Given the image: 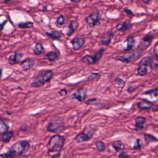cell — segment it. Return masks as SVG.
<instances>
[{
    "instance_id": "obj_3",
    "label": "cell",
    "mask_w": 158,
    "mask_h": 158,
    "mask_svg": "<svg viewBox=\"0 0 158 158\" xmlns=\"http://www.w3.org/2000/svg\"><path fill=\"white\" fill-rule=\"evenodd\" d=\"M30 148L29 143L27 141L22 140L15 143L9 150L14 156H19L24 154Z\"/></svg>"
},
{
    "instance_id": "obj_43",
    "label": "cell",
    "mask_w": 158,
    "mask_h": 158,
    "mask_svg": "<svg viewBox=\"0 0 158 158\" xmlns=\"http://www.w3.org/2000/svg\"><path fill=\"white\" fill-rule=\"evenodd\" d=\"M16 158H27V157H26L24 156H18Z\"/></svg>"
},
{
    "instance_id": "obj_26",
    "label": "cell",
    "mask_w": 158,
    "mask_h": 158,
    "mask_svg": "<svg viewBox=\"0 0 158 158\" xmlns=\"http://www.w3.org/2000/svg\"><path fill=\"white\" fill-rule=\"evenodd\" d=\"M33 26V23L32 22L29 21L26 22H20L18 24V27L20 29H29L32 28Z\"/></svg>"
},
{
    "instance_id": "obj_39",
    "label": "cell",
    "mask_w": 158,
    "mask_h": 158,
    "mask_svg": "<svg viewBox=\"0 0 158 158\" xmlns=\"http://www.w3.org/2000/svg\"><path fill=\"white\" fill-rule=\"evenodd\" d=\"M7 22H8V20H5V21L3 22V23L0 24V30H2L3 29L5 25L7 23Z\"/></svg>"
},
{
    "instance_id": "obj_38",
    "label": "cell",
    "mask_w": 158,
    "mask_h": 158,
    "mask_svg": "<svg viewBox=\"0 0 158 158\" xmlns=\"http://www.w3.org/2000/svg\"><path fill=\"white\" fill-rule=\"evenodd\" d=\"M59 94L61 95V96H62V97H64L67 95V90L65 89H63V90H61V91L59 92Z\"/></svg>"
},
{
    "instance_id": "obj_1",
    "label": "cell",
    "mask_w": 158,
    "mask_h": 158,
    "mask_svg": "<svg viewBox=\"0 0 158 158\" xmlns=\"http://www.w3.org/2000/svg\"><path fill=\"white\" fill-rule=\"evenodd\" d=\"M53 75V72L51 70L41 71L35 77L31 83V86L33 87H41L49 82L52 79Z\"/></svg>"
},
{
    "instance_id": "obj_6",
    "label": "cell",
    "mask_w": 158,
    "mask_h": 158,
    "mask_svg": "<svg viewBox=\"0 0 158 158\" xmlns=\"http://www.w3.org/2000/svg\"><path fill=\"white\" fill-rule=\"evenodd\" d=\"M85 41V40L83 36L77 35L71 40V43L72 44L74 50H79L80 48L83 47Z\"/></svg>"
},
{
    "instance_id": "obj_2",
    "label": "cell",
    "mask_w": 158,
    "mask_h": 158,
    "mask_svg": "<svg viewBox=\"0 0 158 158\" xmlns=\"http://www.w3.org/2000/svg\"><path fill=\"white\" fill-rule=\"evenodd\" d=\"M65 143V139L64 137L59 135H55L49 140L47 144V148L51 152L60 151Z\"/></svg>"
},
{
    "instance_id": "obj_9",
    "label": "cell",
    "mask_w": 158,
    "mask_h": 158,
    "mask_svg": "<svg viewBox=\"0 0 158 158\" xmlns=\"http://www.w3.org/2000/svg\"><path fill=\"white\" fill-rule=\"evenodd\" d=\"M24 54L20 52H17L16 51L14 52L12 55H11L8 59L9 63L11 65L16 64L17 63H19L22 59V58H23Z\"/></svg>"
},
{
    "instance_id": "obj_45",
    "label": "cell",
    "mask_w": 158,
    "mask_h": 158,
    "mask_svg": "<svg viewBox=\"0 0 158 158\" xmlns=\"http://www.w3.org/2000/svg\"><path fill=\"white\" fill-rule=\"evenodd\" d=\"M52 158H60L59 156H54L53 157H52Z\"/></svg>"
},
{
    "instance_id": "obj_35",
    "label": "cell",
    "mask_w": 158,
    "mask_h": 158,
    "mask_svg": "<svg viewBox=\"0 0 158 158\" xmlns=\"http://www.w3.org/2000/svg\"><path fill=\"white\" fill-rule=\"evenodd\" d=\"M141 146H142V142L139 139L137 140V141L135 142V145L133 147L134 149H139L141 148Z\"/></svg>"
},
{
    "instance_id": "obj_13",
    "label": "cell",
    "mask_w": 158,
    "mask_h": 158,
    "mask_svg": "<svg viewBox=\"0 0 158 158\" xmlns=\"http://www.w3.org/2000/svg\"><path fill=\"white\" fill-rule=\"evenodd\" d=\"M78 25H79V24L76 20H72L70 22V24L68 26V27H67V35L68 36H71L72 34H73L74 33L75 30L77 29Z\"/></svg>"
},
{
    "instance_id": "obj_42",
    "label": "cell",
    "mask_w": 158,
    "mask_h": 158,
    "mask_svg": "<svg viewBox=\"0 0 158 158\" xmlns=\"http://www.w3.org/2000/svg\"><path fill=\"white\" fill-rule=\"evenodd\" d=\"M71 1L74 2V3H79L81 1V0H71Z\"/></svg>"
},
{
    "instance_id": "obj_32",
    "label": "cell",
    "mask_w": 158,
    "mask_h": 158,
    "mask_svg": "<svg viewBox=\"0 0 158 158\" xmlns=\"http://www.w3.org/2000/svg\"><path fill=\"white\" fill-rule=\"evenodd\" d=\"M145 140L148 142H157V139L156 138H154L153 135H150L148 134H145Z\"/></svg>"
},
{
    "instance_id": "obj_4",
    "label": "cell",
    "mask_w": 158,
    "mask_h": 158,
    "mask_svg": "<svg viewBox=\"0 0 158 158\" xmlns=\"http://www.w3.org/2000/svg\"><path fill=\"white\" fill-rule=\"evenodd\" d=\"M141 55H142V52L140 51H137L130 52L121 56H118L115 58L116 60L120 61L121 62L128 63V62H133L137 60L140 57Z\"/></svg>"
},
{
    "instance_id": "obj_46",
    "label": "cell",
    "mask_w": 158,
    "mask_h": 158,
    "mask_svg": "<svg viewBox=\"0 0 158 158\" xmlns=\"http://www.w3.org/2000/svg\"><path fill=\"white\" fill-rule=\"evenodd\" d=\"M0 140H1V139H0Z\"/></svg>"
},
{
    "instance_id": "obj_34",
    "label": "cell",
    "mask_w": 158,
    "mask_h": 158,
    "mask_svg": "<svg viewBox=\"0 0 158 158\" xmlns=\"http://www.w3.org/2000/svg\"><path fill=\"white\" fill-rule=\"evenodd\" d=\"M65 22V19L64 17L63 16H60L58 17L56 22V24L58 26H62Z\"/></svg>"
},
{
    "instance_id": "obj_29",
    "label": "cell",
    "mask_w": 158,
    "mask_h": 158,
    "mask_svg": "<svg viewBox=\"0 0 158 158\" xmlns=\"http://www.w3.org/2000/svg\"><path fill=\"white\" fill-rule=\"evenodd\" d=\"M104 51H105V50L104 49V48H101V49H100L98 51H97L95 54H94V55H93V58L95 59V60L97 62L98 61H99L100 59H101V58L102 57V56H103V53H104Z\"/></svg>"
},
{
    "instance_id": "obj_10",
    "label": "cell",
    "mask_w": 158,
    "mask_h": 158,
    "mask_svg": "<svg viewBox=\"0 0 158 158\" xmlns=\"http://www.w3.org/2000/svg\"><path fill=\"white\" fill-rule=\"evenodd\" d=\"M35 60L32 58H27L20 63L21 67L24 71H27L32 69L35 65Z\"/></svg>"
},
{
    "instance_id": "obj_14",
    "label": "cell",
    "mask_w": 158,
    "mask_h": 158,
    "mask_svg": "<svg viewBox=\"0 0 158 158\" xmlns=\"http://www.w3.org/2000/svg\"><path fill=\"white\" fill-rule=\"evenodd\" d=\"M131 28V24L129 20H126L121 24H119L117 26L116 29L119 31H122V32H125L126 30H129Z\"/></svg>"
},
{
    "instance_id": "obj_41",
    "label": "cell",
    "mask_w": 158,
    "mask_h": 158,
    "mask_svg": "<svg viewBox=\"0 0 158 158\" xmlns=\"http://www.w3.org/2000/svg\"><path fill=\"white\" fill-rule=\"evenodd\" d=\"M2 75H3V69L2 68H0V79L2 78Z\"/></svg>"
},
{
    "instance_id": "obj_12",
    "label": "cell",
    "mask_w": 158,
    "mask_h": 158,
    "mask_svg": "<svg viewBox=\"0 0 158 158\" xmlns=\"http://www.w3.org/2000/svg\"><path fill=\"white\" fill-rule=\"evenodd\" d=\"M143 94L148 96L152 101L158 102V88L149 90V91L145 92Z\"/></svg>"
},
{
    "instance_id": "obj_31",
    "label": "cell",
    "mask_w": 158,
    "mask_h": 158,
    "mask_svg": "<svg viewBox=\"0 0 158 158\" xmlns=\"http://www.w3.org/2000/svg\"><path fill=\"white\" fill-rule=\"evenodd\" d=\"M96 146H97V149L100 151H103L106 149V146L104 143L100 141L97 142L96 143Z\"/></svg>"
},
{
    "instance_id": "obj_16",
    "label": "cell",
    "mask_w": 158,
    "mask_h": 158,
    "mask_svg": "<svg viewBox=\"0 0 158 158\" xmlns=\"http://www.w3.org/2000/svg\"><path fill=\"white\" fill-rule=\"evenodd\" d=\"M137 106L142 109H146L151 107L153 106V104L146 100H141L137 103Z\"/></svg>"
},
{
    "instance_id": "obj_44",
    "label": "cell",
    "mask_w": 158,
    "mask_h": 158,
    "mask_svg": "<svg viewBox=\"0 0 158 158\" xmlns=\"http://www.w3.org/2000/svg\"><path fill=\"white\" fill-rule=\"evenodd\" d=\"M10 2H11V0H5V3H8Z\"/></svg>"
},
{
    "instance_id": "obj_40",
    "label": "cell",
    "mask_w": 158,
    "mask_h": 158,
    "mask_svg": "<svg viewBox=\"0 0 158 158\" xmlns=\"http://www.w3.org/2000/svg\"><path fill=\"white\" fill-rule=\"evenodd\" d=\"M152 0H142V2L145 4H148L149 2H151Z\"/></svg>"
},
{
    "instance_id": "obj_24",
    "label": "cell",
    "mask_w": 158,
    "mask_h": 158,
    "mask_svg": "<svg viewBox=\"0 0 158 158\" xmlns=\"http://www.w3.org/2000/svg\"><path fill=\"white\" fill-rule=\"evenodd\" d=\"M46 33L48 36H49L50 38H51L54 40L59 39L62 37L61 33H60L59 32L56 31V30H53L51 32H47Z\"/></svg>"
},
{
    "instance_id": "obj_8",
    "label": "cell",
    "mask_w": 158,
    "mask_h": 158,
    "mask_svg": "<svg viewBox=\"0 0 158 158\" xmlns=\"http://www.w3.org/2000/svg\"><path fill=\"white\" fill-rule=\"evenodd\" d=\"M154 38V36L152 34H147L146 35L142 40L139 48L141 50H144L146 49L151 44L153 39Z\"/></svg>"
},
{
    "instance_id": "obj_5",
    "label": "cell",
    "mask_w": 158,
    "mask_h": 158,
    "mask_svg": "<svg viewBox=\"0 0 158 158\" xmlns=\"http://www.w3.org/2000/svg\"><path fill=\"white\" fill-rule=\"evenodd\" d=\"M86 22L91 27H93L98 25L100 20V16L98 12L92 13L86 18Z\"/></svg>"
},
{
    "instance_id": "obj_15",
    "label": "cell",
    "mask_w": 158,
    "mask_h": 158,
    "mask_svg": "<svg viewBox=\"0 0 158 158\" xmlns=\"http://www.w3.org/2000/svg\"><path fill=\"white\" fill-rule=\"evenodd\" d=\"M113 36H114V33L112 32H109V33H106L101 38V43L104 45L109 44L111 41L112 38L113 37Z\"/></svg>"
},
{
    "instance_id": "obj_19",
    "label": "cell",
    "mask_w": 158,
    "mask_h": 158,
    "mask_svg": "<svg viewBox=\"0 0 158 158\" xmlns=\"http://www.w3.org/2000/svg\"><path fill=\"white\" fill-rule=\"evenodd\" d=\"M12 137H13V132L11 131L8 132L3 135V136L2 137V140L4 143H8L12 139Z\"/></svg>"
},
{
    "instance_id": "obj_22",
    "label": "cell",
    "mask_w": 158,
    "mask_h": 158,
    "mask_svg": "<svg viewBox=\"0 0 158 158\" xmlns=\"http://www.w3.org/2000/svg\"><path fill=\"white\" fill-rule=\"evenodd\" d=\"M82 62L88 64H94L97 62L93 57L90 55H85V56H83L82 59Z\"/></svg>"
},
{
    "instance_id": "obj_28",
    "label": "cell",
    "mask_w": 158,
    "mask_h": 158,
    "mask_svg": "<svg viewBox=\"0 0 158 158\" xmlns=\"http://www.w3.org/2000/svg\"><path fill=\"white\" fill-rule=\"evenodd\" d=\"M145 122V119L142 117H138L135 119V126L139 128H142Z\"/></svg>"
},
{
    "instance_id": "obj_37",
    "label": "cell",
    "mask_w": 158,
    "mask_h": 158,
    "mask_svg": "<svg viewBox=\"0 0 158 158\" xmlns=\"http://www.w3.org/2000/svg\"><path fill=\"white\" fill-rule=\"evenodd\" d=\"M128 156L124 152H121V153L119 156V158H128Z\"/></svg>"
},
{
    "instance_id": "obj_33",
    "label": "cell",
    "mask_w": 158,
    "mask_h": 158,
    "mask_svg": "<svg viewBox=\"0 0 158 158\" xmlns=\"http://www.w3.org/2000/svg\"><path fill=\"white\" fill-rule=\"evenodd\" d=\"M14 155L11 153L10 151H8L6 153H3L0 154V158H14Z\"/></svg>"
},
{
    "instance_id": "obj_25",
    "label": "cell",
    "mask_w": 158,
    "mask_h": 158,
    "mask_svg": "<svg viewBox=\"0 0 158 158\" xmlns=\"http://www.w3.org/2000/svg\"><path fill=\"white\" fill-rule=\"evenodd\" d=\"M8 132V126L2 119H0V135H3Z\"/></svg>"
},
{
    "instance_id": "obj_11",
    "label": "cell",
    "mask_w": 158,
    "mask_h": 158,
    "mask_svg": "<svg viewBox=\"0 0 158 158\" xmlns=\"http://www.w3.org/2000/svg\"><path fill=\"white\" fill-rule=\"evenodd\" d=\"M73 97L79 101H83L86 97V90L85 88L79 89L73 94Z\"/></svg>"
},
{
    "instance_id": "obj_20",
    "label": "cell",
    "mask_w": 158,
    "mask_h": 158,
    "mask_svg": "<svg viewBox=\"0 0 158 158\" xmlns=\"http://www.w3.org/2000/svg\"><path fill=\"white\" fill-rule=\"evenodd\" d=\"M44 52V50L43 48L42 44L40 42L37 43L34 49V53L37 55H40L43 53Z\"/></svg>"
},
{
    "instance_id": "obj_30",
    "label": "cell",
    "mask_w": 158,
    "mask_h": 158,
    "mask_svg": "<svg viewBox=\"0 0 158 158\" xmlns=\"http://www.w3.org/2000/svg\"><path fill=\"white\" fill-rule=\"evenodd\" d=\"M147 68L146 66L143 64H139L138 68V74L140 75H145L146 74Z\"/></svg>"
},
{
    "instance_id": "obj_7",
    "label": "cell",
    "mask_w": 158,
    "mask_h": 158,
    "mask_svg": "<svg viewBox=\"0 0 158 158\" xmlns=\"http://www.w3.org/2000/svg\"><path fill=\"white\" fill-rule=\"evenodd\" d=\"M63 127V123L59 119H55L51 121L48 126L47 130L51 132H58Z\"/></svg>"
},
{
    "instance_id": "obj_18",
    "label": "cell",
    "mask_w": 158,
    "mask_h": 158,
    "mask_svg": "<svg viewBox=\"0 0 158 158\" xmlns=\"http://www.w3.org/2000/svg\"><path fill=\"white\" fill-rule=\"evenodd\" d=\"M112 146H113V148L115 149V150L118 152L123 150L125 148L124 143L119 140L115 141L114 142L112 143Z\"/></svg>"
},
{
    "instance_id": "obj_23",
    "label": "cell",
    "mask_w": 158,
    "mask_h": 158,
    "mask_svg": "<svg viewBox=\"0 0 158 158\" xmlns=\"http://www.w3.org/2000/svg\"><path fill=\"white\" fill-rule=\"evenodd\" d=\"M153 63V58L150 56H147L143 58L139 62V64H143L146 66H148V65H151Z\"/></svg>"
},
{
    "instance_id": "obj_27",
    "label": "cell",
    "mask_w": 158,
    "mask_h": 158,
    "mask_svg": "<svg viewBox=\"0 0 158 158\" xmlns=\"http://www.w3.org/2000/svg\"><path fill=\"white\" fill-rule=\"evenodd\" d=\"M47 58L50 61L54 62L58 59L59 56L54 51H51L47 54Z\"/></svg>"
},
{
    "instance_id": "obj_17",
    "label": "cell",
    "mask_w": 158,
    "mask_h": 158,
    "mask_svg": "<svg viewBox=\"0 0 158 158\" xmlns=\"http://www.w3.org/2000/svg\"><path fill=\"white\" fill-rule=\"evenodd\" d=\"M90 139V137L87 135L86 134L84 133H80L79 135H77V137L75 138V141H77L79 143L86 142Z\"/></svg>"
},
{
    "instance_id": "obj_21",
    "label": "cell",
    "mask_w": 158,
    "mask_h": 158,
    "mask_svg": "<svg viewBox=\"0 0 158 158\" xmlns=\"http://www.w3.org/2000/svg\"><path fill=\"white\" fill-rule=\"evenodd\" d=\"M126 41H127V48H125V50L126 51H128V50H130L134 46L135 44V40L133 38V37L132 36H129L126 39Z\"/></svg>"
},
{
    "instance_id": "obj_36",
    "label": "cell",
    "mask_w": 158,
    "mask_h": 158,
    "mask_svg": "<svg viewBox=\"0 0 158 158\" xmlns=\"http://www.w3.org/2000/svg\"><path fill=\"white\" fill-rule=\"evenodd\" d=\"M124 12L128 16H133V12L130 9H129L128 8H125L124 9Z\"/></svg>"
}]
</instances>
